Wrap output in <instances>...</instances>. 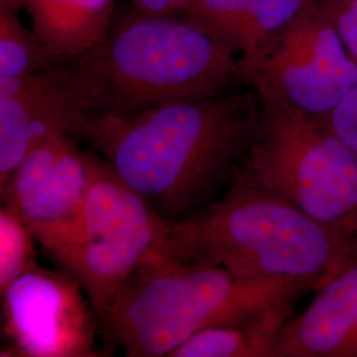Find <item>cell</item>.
Returning <instances> with one entry per match:
<instances>
[{"instance_id": "cell-10", "label": "cell", "mask_w": 357, "mask_h": 357, "mask_svg": "<svg viewBox=\"0 0 357 357\" xmlns=\"http://www.w3.org/2000/svg\"><path fill=\"white\" fill-rule=\"evenodd\" d=\"M77 141L65 134L50 137L26 153L0 185L1 203L23 220L40 245L70 229L85 202L91 155Z\"/></svg>"}, {"instance_id": "cell-2", "label": "cell", "mask_w": 357, "mask_h": 357, "mask_svg": "<svg viewBox=\"0 0 357 357\" xmlns=\"http://www.w3.org/2000/svg\"><path fill=\"white\" fill-rule=\"evenodd\" d=\"M306 281H255L153 250L123 283L103 333L128 357H168L192 335L230 326L280 332Z\"/></svg>"}, {"instance_id": "cell-11", "label": "cell", "mask_w": 357, "mask_h": 357, "mask_svg": "<svg viewBox=\"0 0 357 357\" xmlns=\"http://www.w3.org/2000/svg\"><path fill=\"white\" fill-rule=\"evenodd\" d=\"M277 333L274 357H357V240Z\"/></svg>"}, {"instance_id": "cell-8", "label": "cell", "mask_w": 357, "mask_h": 357, "mask_svg": "<svg viewBox=\"0 0 357 357\" xmlns=\"http://www.w3.org/2000/svg\"><path fill=\"white\" fill-rule=\"evenodd\" d=\"M89 52L38 73L0 78V185L26 153L53 135L81 138L100 113Z\"/></svg>"}, {"instance_id": "cell-15", "label": "cell", "mask_w": 357, "mask_h": 357, "mask_svg": "<svg viewBox=\"0 0 357 357\" xmlns=\"http://www.w3.org/2000/svg\"><path fill=\"white\" fill-rule=\"evenodd\" d=\"M312 0H255L230 38L229 50L237 59L249 56L299 16Z\"/></svg>"}, {"instance_id": "cell-14", "label": "cell", "mask_w": 357, "mask_h": 357, "mask_svg": "<svg viewBox=\"0 0 357 357\" xmlns=\"http://www.w3.org/2000/svg\"><path fill=\"white\" fill-rule=\"evenodd\" d=\"M63 61L22 23L17 13L0 8V78L29 76Z\"/></svg>"}, {"instance_id": "cell-7", "label": "cell", "mask_w": 357, "mask_h": 357, "mask_svg": "<svg viewBox=\"0 0 357 357\" xmlns=\"http://www.w3.org/2000/svg\"><path fill=\"white\" fill-rule=\"evenodd\" d=\"M243 82L262 106L326 118L356 88L357 61L320 0L255 53L240 57Z\"/></svg>"}, {"instance_id": "cell-1", "label": "cell", "mask_w": 357, "mask_h": 357, "mask_svg": "<svg viewBox=\"0 0 357 357\" xmlns=\"http://www.w3.org/2000/svg\"><path fill=\"white\" fill-rule=\"evenodd\" d=\"M262 119L258 100L225 91L128 116H96L79 139L160 216L180 220L230 187Z\"/></svg>"}, {"instance_id": "cell-17", "label": "cell", "mask_w": 357, "mask_h": 357, "mask_svg": "<svg viewBox=\"0 0 357 357\" xmlns=\"http://www.w3.org/2000/svg\"><path fill=\"white\" fill-rule=\"evenodd\" d=\"M255 1L193 0L184 16L195 26L203 29L211 38H215L229 50L230 38Z\"/></svg>"}, {"instance_id": "cell-4", "label": "cell", "mask_w": 357, "mask_h": 357, "mask_svg": "<svg viewBox=\"0 0 357 357\" xmlns=\"http://www.w3.org/2000/svg\"><path fill=\"white\" fill-rule=\"evenodd\" d=\"M89 54L101 88L97 116L205 100L243 81L237 56L184 15L134 7Z\"/></svg>"}, {"instance_id": "cell-9", "label": "cell", "mask_w": 357, "mask_h": 357, "mask_svg": "<svg viewBox=\"0 0 357 357\" xmlns=\"http://www.w3.org/2000/svg\"><path fill=\"white\" fill-rule=\"evenodd\" d=\"M0 356L98 357L102 323L68 271L36 268L1 293ZM103 331V330H102Z\"/></svg>"}, {"instance_id": "cell-21", "label": "cell", "mask_w": 357, "mask_h": 357, "mask_svg": "<svg viewBox=\"0 0 357 357\" xmlns=\"http://www.w3.org/2000/svg\"><path fill=\"white\" fill-rule=\"evenodd\" d=\"M28 0H0V8H6L19 13L22 8H26Z\"/></svg>"}, {"instance_id": "cell-6", "label": "cell", "mask_w": 357, "mask_h": 357, "mask_svg": "<svg viewBox=\"0 0 357 357\" xmlns=\"http://www.w3.org/2000/svg\"><path fill=\"white\" fill-rule=\"evenodd\" d=\"M166 231V218L91 155L89 188L75 225L40 246L79 282L103 323L123 283Z\"/></svg>"}, {"instance_id": "cell-16", "label": "cell", "mask_w": 357, "mask_h": 357, "mask_svg": "<svg viewBox=\"0 0 357 357\" xmlns=\"http://www.w3.org/2000/svg\"><path fill=\"white\" fill-rule=\"evenodd\" d=\"M33 233L23 220L7 205L0 209V293L24 275L38 268Z\"/></svg>"}, {"instance_id": "cell-20", "label": "cell", "mask_w": 357, "mask_h": 357, "mask_svg": "<svg viewBox=\"0 0 357 357\" xmlns=\"http://www.w3.org/2000/svg\"><path fill=\"white\" fill-rule=\"evenodd\" d=\"M134 7L142 13L155 15H184L193 0H132Z\"/></svg>"}, {"instance_id": "cell-18", "label": "cell", "mask_w": 357, "mask_h": 357, "mask_svg": "<svg viewBox=\"0 0 357 357\" xmlns=\"http://www.w3.org/2000/svg\"><path fill=\"white\" fill-rule=\"evenodd\" d=\"M320 4L357 61V0H320Z\"/></svg>"}, {"instance_id": "cell-5", "label": "cell", "mask_w": 357, "mask_h": 357, "mask_svg": "<svg viewBox=\"0 0 357 357\" xmlns=\"http://www.w3.org/2000/svg\"><path fill=\"white\" fill-rule=\"evenodd\" d=\"M261 107V128L236 176L357 234V153L326 118Z\"/></svg>"}, {"instance_id": "cell-3", "label": "cell", "mask_w": 357, "mask_h": 357, "mask_svg": "<svg viewBox=\"0 0 357 357\" xmlns=\"http://www.w3.org/2000/svg\"><path fill=\"white\" fill-rule=\"evenodd\" d=\"M357 240L281 196L236 176L216 202L167 220L160 253L225 268L255 281H306L315 287Z\"/></svg>"}, {"instance_id": "cell-13", "label": "cell", "mask_w": 357, "mask_h": 357, "mask_svg": "<svg viewBox=\"0 0 357 357\" xmlns=\"http://www.w3.org/2000/svg\"><path fill=\"white\" fill-rule=\"evenodd\" d=\"M278 332L230 326L196 332L168 357H274Z\"/></svg>"}, {"instance_id": "cell-19", "label": "cell", "mask_w": 357, "mask_h": 357, "mask_svg": "<svg viewBox=\"0 0 357 357\" xmlns=\"http://www.w3.org/2000/svg\"><path fill=\"white\" fill-rule=\"evenodd\" d=\"M340 139L357 153V85L330 114L326 116Z\"/></svg>"}, {"instance_id": "cell-12", "label": "cell", "mask_w": 357, "mask_h": 357, "mask_svg": "<svg viewBox=\"0 0 357 357\" xmlns=\"http://www.w3.org/2000/svg\"><path fill=\"white\" fill-rule=\"evenodd\" d=\"M116 0H28L32 29L61 60L98 47L113 26Z\"/></svg>"}]
</instances>
